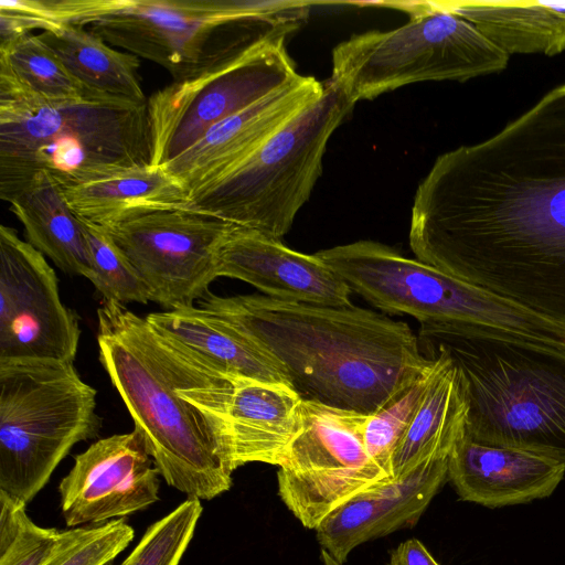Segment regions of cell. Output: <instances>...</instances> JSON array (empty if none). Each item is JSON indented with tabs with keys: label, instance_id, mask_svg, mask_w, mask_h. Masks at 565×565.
<instances>
[{
	"label": "cell",
	"instance_id": "cell-17",
	"mask_svg": "<svg viewBox=\"0 0 565 565\" xmlns=\"http://www.w3.org/2000/svg\"><path fill=\"white\" fill-rule=\"evenodd\" d=\"M323 90L324 82L299 75L292 82L216 124L194 145L163 167L183 183L189 193L239 164L317 100Z\"/></svg>",
	"mask_w": 565,
	"mask_h": 565
},
{
	"label": "cell",
	"instance_id": "cell-16",
	"mask_svg": "<svg viewBox=\"0 0 565 565\" xmlns=\"http://www.w3.org/2000/svg\"><path fill=\"white\" fill-rule=\"evenodd\" d=\"M301 402L291 385L241 379L214 388L200 408L221 425L235 471L249 462L284 463L301 427Z\"/></svg>",
	"mask_w": 565,
	"mask_h": 565
},
{
	"label": "cell",
	"instance_id": "cell-3",
	"mask_svg": "<svg viewBox=\"0 0 565 565\" xmlns=\"http://www.w3.org/2000/svg\"><path fill=\"white\" fill-rule=\"evenodd\" d=\"M97 317L99 361L160 476L188 498L212 500L228 491L234 471L223 430L180 393L220 374L159 335L125 305L104 300Z\"/></svg>",
	"mask_w": 565,
	"mask_h": 565
},
{
	"label": "cell",
	"instance_id": "cell-23",
	"mask_svg": "<svg viewBox=\"0 0 565 565\" xmlns=\"http://www.w3.org/2000/svg\"><path fill=\"white\" fill-rule=\"evenodd\" d=\"M9 203L34 248L64 273L89 278L92 254L83 223L49 173H36Z\"/></svg>",
	"mask_w": 565,
	"mask_h": 565
},
{
	"label": "cell",
	"instance_id": "cell-11",
	"mask_svg": "<svg viewBox=\"0 0 565 565\" xmlns=\"http://www.w3.org/2000/svg\"><path fill=\"white\" fill-rule=\"evenodd\" d=\"M371 415L302 399L301 427L277 481L281 501L305 527L316 530L353 497L393 482L365 448Z\"/></svg>",
	"mask_w": 565,
	"mask_h": 565
},
{
	"label": "cell",
	"instance_id": "cell-32",
	"mask_svg": "<svg viewBox=\"0 0 565 565\" xmlns=\"http://www.w3.org/2000/svg\"><path fill=\"white\" fill-rule=\"evenodd\" d=\"M124 519L66 530L65 539L46 565H107L134 540Z\"/></svg>",
	"mask_w": 565,
	"mask_h": 565
},
{
	"label": "cell",
	"instance_id": "cell-26",
	"mask_svg": "<svg viewBox=\"0 0 565 565\" xmlns=\"http://www.w3.org/2000/svg\"><path fill=\"white\" fill-rule=\"evenodd\" d=\"M68 73L86 88L136 102H148L138 56L111 47L84 26L66 24L38 34Z\"/></svg>",
	"mask_w": 565,
	"mask_h": 565
},
{
	"label": "cell",
	"instance_id": "cell-31",
	"mask_svg": "<svg viewBox=\"0 0 565 565\" xmlns=\"http://www.w3.org/2000/svg\"><path fill=\"white\" fill-rule=\"evenodd\" d=\"M433 367L409 386L399 397L372 414L365 427L364 444L370 458L392 479V458L407 430L434 375ZM394 481V480H393Z\"/></svg>",
	"mask_w": 565,
	"mask_h": 565
},
{
	"label": "cell",
	"instance_id": "cell-24",
	"mask_svg": "<svg viewBox=\"0 0 565 565\" xmlns=\"http://www.w3.org/2000/svg\"><path fill=\"white\" fill-rule=\"evenodd\" d=\"M508 55L565 51V1H439Z\"/></svg>",
	"mask_w": 565,
	"mask_h": 565
},
{
	"label": "cell",
	"instance_id": "cell-13",
	"mask_svg": "<svg viewBox=\"0 0 565 565\" xmlns=\"http://www.w3.org/2000/svg\"><path fill=\"white\" fill-rule=\"evenodd\" d=\"M234 224L188 209L140 213L102 227L167 310L190 308L218 277V252Z\"/></svg>",
	"mask_w": 565,
	"mask_h": 565
},
{
	"label": "cell",
	"instance_id": "cell-22",
	"mask_svg": "<svg viewBox=\"0 0 565 565\" xmlns=\"http://www.w3.org/2000/svg\"><path fill=\"white\" fill-rule=\"evenodd\" d=\"M75 215L107 227L140 213L188 209V191L163 166L122 169L60 185Z\"/></svg>",
	"mask_w": 565,
	"mask_h": 565
},
{
	"label": "cell",
	"instance_id": "cell-18",
	"mask_svg": "<svg viewBox=\"0 0 565 565\" xmlns=\"http://www.w3.org/2000/svg\"><path fill=\"white\" fill-rule=\"evenodd\" d=\"M217 275L246 281L284 301L352 305L348 285L316 254L296 252L280 239L239 226H234L220 248Z\"/></svg>",
	"mask_w": 565,
	"mask_h": 565
},
{
	"label": "cell",
	"instance_id": "cell-34",
	"mask_svg": "<svg viewBox=\"0 0 565 565\" xmlns=\"http://www.w3.org/2000/svg\"><path fill=\"white\" fill-rule=\"evenodd\" d=\"M321 561L322 565H342L335 561L328 552L321 548Z\"/></svg>",
	"mask_w": 565,
	"mask_h": 565
},
{
	"label": "cell",
	"instance_id": "cell-29",
	"mask_svg": "<svg viewBox=\"0 0 565 565\" xmlns=\"http://www.w3.org/2000/svg\"><path fill=\"white\" fill-rule=\"evenodd\" d=\"M82 223L92 254L88 279L104 300L121 305L152 301L150 289L109 235L99 226Z\"/></svg>",
	"mask_w": 565,
	"mask_h": 565
},
{
	"label": "cell",
	"instance_id": "cell-8",
	"mask_svg": "<svg viewBox=\"0 0 565 565\" xmlns=\"http://www.w3.org/2000/svg\"><path fill=\"white\" fill-rule=\"evenodd\" d=\"M96 396L73 362H0V490L31 502L77 443L98 436Z\"/></svg>",
	"mask_w": 565,
	"mask_h": 565
},
{
	"label": "cell",
	"instance_id": "cell-20",
	"mask_svg": "<svg viewBox=\"0 0 565 565\" xmlns=\"http://www.w3.org/2000/svg\"><path fill=\"white\" fill-rule=\"evenodd\" d=\"M565 463L520 449L458 437L448 459V480L458 497L488 508L527 503L553 493Z\"/></svg>",
	"mask_w": 565,
	"mask_h": 565
},
{
	"label": "cell",
	"instance_id": "cell-25",
	"mask_svg": "<svg viewBox=\"0 0 565 565\" xmlns=\"http://www.w3.org/2000/svg\"><path fill=\"white\" fill-rule=\"evenodd\" d=\"M435 361V372L425 395L392 458L394 481L406 478L434 456H449L463 433L465 404L455 371L443 356Z\"/></svg>",
	"mask_w": 565,
	"mask_h": 565
},
{
	"label": "cell",
	"instance_id": "cell-28",
	"mask_svg": "<svg viewBox=\"0 0 565 565\" xmlns=\"http://www.w3.org/2000/svg\"><path fill=\"white\" fill-rule=\"evenodd\" d=\"M65 534L35 524L25 502L0 490V565H46Z\"/></svg>",
	"mask_w": 565,
	"mask_h": 565
},
{
	"label": "cell",
	"instance_id": "cell-9",
	"mask_svg": "<svg viewBox=\"0 0 565 565\" xmlns=\"http://www.w3.org/2000/svg\"><path fill=\"white\" fill-rule=\"evenodd\" d=\"M395 4L411 14L407 23L333 49L331 79L352 104L416 82H463L507 67L505 52L439 1Z\"/></svg>",
	"mask_w": 565,
	"mask_h": 565
},
{
	"label": "cell",
	"instance_id": "cell-21",
	"mask_svg": "<svg viewBox=\"0 0 565 565\" xmlns=\"http://www.w3.org/2000/svg\"><path fill=\"white\" fill-rule=\"evenodd\" d=\"M146 320L171 344L228 380L252 379L291 385L268 353L200 307L152 312Z\"/></svg>",
	"mask_w": 565,
	"mask_h": 565
},
{
	"label": "cell",
	"instance_id": "cell-33",
	"mask_svg": "<svg viewBox=\"0 0 565 565\" xmlns=\"http://www.w3.org/2000/svg\"><path fill=\"white\" fill-rule=\"evenodd\" d=\"M387 565H440L417 539L402 542L392 553Z\"/></svg>",
	"mask_w": 565,
	"mask_h": 565
},
{
	"label": "cell",
	"instance_id": "cell-5",
	"mask_svg": "<svg viewBox=\"0 0 565 565\" xmlns=\"http://www.w3.org/2000/svg\"><path fill=\"white\" fill-rule=\"evenodd\" d=\"M57 25L84 26L184 82L287 38L312 2L265 0H50Z\"/></svg>",
	"mask_w": 565,
	"mask_h": 565
},
{
	"label": "cell",
	"instance_id": "cell-12",
	"mask_svg": "<svg viewBox=\"0 0 565 565\" xmlns=\"http://www.w3.org/2000/svg\"><path fill=\"white\" fill-rule=\"evenodd\" d=\"M286 38L262 43L184 81L173 82L148 99L151 166H164L220 121L296 79Z\"/></svg>",
	"mask_w": 565,
	"mask_h": 565
},
{
	"label": "cell",
	"instance_id": "cell-14",
	"mask_svg": "<svg viewBox=\"0 0 565 565\" xmlns=\"http://www.w3.org/2000/svg\"><path fill=\"white\" fill-rule=\"evenodd\" d=\"M78 316L60 298L44 255L7 225L0 226V362H73Z\"/></svg>",
	"mask_w": 565,
	"mask_h": 565
},
{
	"label": "cell",
	"instance_id": "cell-7",
	"mask_svg": "<svg viewBox=\"0 0 565 565\" xmlns=\"http://www.w3.org/2000/svg\"><path fill=\"white\" fill-rule=\"evenodd\" d=\"M337 84L222 177L188 193V210L280 239L322 172L329 138L351 111Z\"/></svg>",
	"mask_w": 565,
	"mask_h": 565
},
{
	"label": "cell",
	"instance_id": "cell-19",
	"mask_svg": "<svg viewBox=\"0 0 565 565\" xmlns=\"http://www.w3.org/2000/svg\"><path fill=\"white\" fill-rule=\"evenodd\" d=\"M449 456H434L406 478L373 487L343 503L319 524L321 548L343 564L367 541L414 526L448 480Z\"/></svg>",
	"mask_w": 565,
	"mask_h": 565
},
{
	"label": "cell",
	"instance_id": "cell-2",
	"mask_svg": "<svg viewBox=\"0 0 565 565\" xmlns=\"http://www.w3.org/2000/svg\"><path fill=\"white\" fill-rule=\"evenodd\" d=\"M198 303L268 353L302 399L375 414L434 365L407 323L353 305L211 291Z\"/></svg>",
	"mask_w": 565,
	"mask_h": 565
},
{
	"label": "cell",
	"instance_id": "cell-35",
	"mask_svg": "<svg viewBox=\"0 0 565 565\" xmlns=\"http://www.w3.org/2000/svg\"><path fill=\"white\" fill-rule=\"evenodd\" d=\"M107 565H114V564H113V562H111V563H109V564H107Z\"/></svg>",
	"mask_w": 565,
	"mask_h": 565
},
{
	"label": "cell",
	"instance_id": "cell-30",
	"mask_svg": "<svg viewBox=\"0 0 565 565\" xmlns=\"http://www.w3.org/2000/svg\"><path fill=\"white\" fill-rule=\"evenodd\" d=\"M202 512L201 500L186 498L147 527L120 565H179L194 536Z\"/></svg>",
	"mask_w": 565,
	"mask_h": 565
},
{
	"label": "cell",
	"instance_id": "cell-6",
	"mask_svg": "<svg viewBox=\"0 0 565 565\" xmlns=\"http://www.w3.org/2000/svg\"><path fill=\"white\" fill-rule=\"evenodd\" d=\"M148 102L89 89L49 100L0 86V198L10 202L39 172L58 185L151 166Z\"/></svg>",
	"mask_w": 565,
	"mask_h": 565
},
{
	"label": "cell",
	"instance_id": "cell-4",
	"mask_svg": "<svg viewBox=\"0 0 565 565\" xmlns=\"http://www.w3.org/2000/svg\"><path fill=\"white\" fill-rule=\"evenodd\" d=\"M423 355L452 366L463 435L565 463V347L461 322H424Z\"/></svg>",
	"mask_w": 565,
	"mask_h": 565
},
{
	"label": "cell",
	"instance_id": "cell-10",
	"mask_svg": "<svg viewBox=\"0 0 565 565\" xmlns=\"http://www.w3.org/2000/svg\"><path fill=\"white\" fill-rule=\"evenodd\" d=\"M316 255L376 308L424 322H461L565 347V329L491 291L373 241Z\"/></svg>",
	"mask_w": 565,
	"mask_h": 565
},
{
	"label": "cell",
	"instance_id": "cell-27",
	"mask_svg": "<svg viewBox=\"0 0 565 565\" xmlns=\"http://www.w3.org/2000/svg\"><path fill=\"white\" fill-rule=\"evenodd\" d=\"M0 86L49 100L79 99L89 90L32 33L0 46Z\"/></svg>",
	"mask_w": 565,
	"mask_h": 565
},
{
	"label": "cell",
	"instance_id": "cell-1",
	"mask_svg": "<svg viewBox=\"0 0 565 565\" xmlns=\"http://www.w3.org/2000/svg\"><path fill=\"white\" fill-rule=\"evenodd\" d=\"M416 258L565 329V84L419 183Z\"/></svg>",
	"mask_w": 565,
	"mask_h": 565
},
{
	"label": "cell",
	"instance_id": "cell-15",
	"mask_svg": "<svg viewBox=\"0 0 565 565\" xmlns=\"http://www.w3.org/2000/svg\"><path fill=\"white\" fill-rule=\"evenodd\" d=\"M160 472L137 430L98 439L58 484L68 527L122 519L159 501Z\"/></svg>",
	"mask_w": 565,
	"mask_h": 565
}]
</instances>
